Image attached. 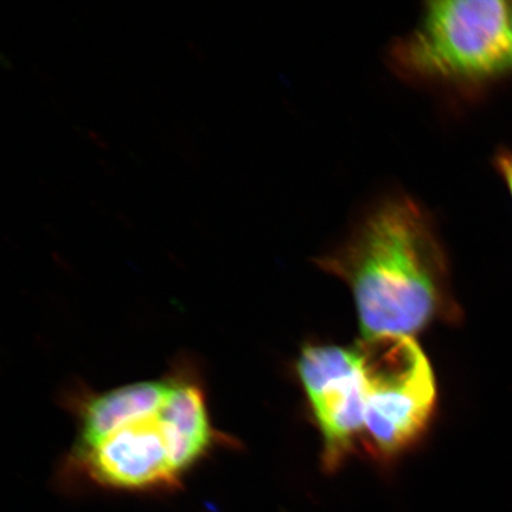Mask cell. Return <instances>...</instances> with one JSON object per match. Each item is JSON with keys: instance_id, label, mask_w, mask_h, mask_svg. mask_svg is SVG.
Returning <instances> with one entry per match:
<instances>
[{"instance_id": "obj_5", "label": "cell", "mask_w": 512, "mask_h": 512, "mask_svg": "<svg viewBox=\"0 0 512 512\" xmlns=\"http://www.w3.org/2000/svg\"><path fill=\"white\" fill-rule=\"evenodd\" d=\"M297 371L323 438V465L335 471L363 439L366 395L354 348L307 345Z\"/></svg>"}, {"instance_id": "obj_11", "label": "cell", "mask_w": 512, "mask_h": 512, "mask_svg": "<svg viewBox=\"0 0 512 512\" xmlns=\"http://www.w3.org/2000/svg\"><path fill=\"white\" fill-rule=\"evenodd\" d=\"M0 61H2L3 67L8 70H12L14 68V64H12L9 57H6L4 54L0 55Z\"/></svg>"}, {"instance_id": "obj_7", "label": "cell", "mask_w": 512, "mask_h": 512, "mask_svg": "<svg viewBox=\"0 0 512 512\" xmlns=\"http://www.w3.org/2000/svg\"><path fill=\"white\" fill-rule=\"evenodd\" d=\"M88 140H91L92 143H94L96 146L100 147L102 150H110V144H108L105 137H102L101 134L98 132L88 130Z\"/></svg>"}, {"instance_id": "obj_10", "label": "cell", "mask_w": 512, "mask_h": 512, "mask_svg": "<svg viewBox=\"0 0 512 512\" xmlns=\"http://www.w3.org/2000/svg\"><path fill=\"white\" fill-rule=\"evenodd\" d=\"M89 204H91L92 208L96 211H98V213L102 216H106L107 213H106V210L104 209V207L101 206V204L98 202V201H95L93 200V198H91V200H89Z\"/></svg>"}, {"instance_id": "obj_13", "label": "cell", "mask_w": 512, "mask_h": 512, "mask_svg": "<svg viewBox=\"0 0 512 512\" xmlns=\"http://www.w3.org/2000/svg\"><path fill=\"white\" fill-rule=\"evenodd\" d=\"M511 37H512V3H511Z\"/></svg>"}, {"instance_id": "obj_4", "label": "cell", "mask_w": 512, "mask_h": 512, "mask_svg": "<svg viewBox=\"0 0 512 512\" xmlns=\"http://www.w3.org/2000/svg\"><path fill=\"white\" fill-rule=\"evenodd\" d=\"M354 349L366 395L363 440L377 458L398 457L432 419L437 383L431 363L412 336L363 338Z\"/></svg>"}, {"instance_id": "obj_8", "label": "cell", "mask_w": 512, "mask_h": 512, "mask_svg": "<svg viewBox=\"0 0 512 512\" xmlns=\"http://www.w3.org/2000/svg\"><path fill=\"white\" fill-rule=\"evenodd\" d=\"M99 164L102 169L106 172L107 175L115 176L117 175V170H115L114 165H112L108 160L99 158Z\"/></svg>"}, {"instance_id": "obj_2", "label": "cell", "mask_w": 512, "mask_h": 512, "mask_svg": "<svg viewBox=\"0 0 512 512\" xmlns=\"http://www.w3.org/2000/svg\"><path fill=\"white\" fill-rule=\"evenodd\" d=\"M315 261L350 288L363 338L413 337L462 317L433 217L407 195L375 202L341 245Z\"/></svg>"}, {"instance_id": "obj_6", "label": "cell", "mask_w": 512, "mask_h": 512, "mask_svg": "<svg viewBox=\"0 0 512 512\" xmlns=\"http://www.w3.org/2000/svg\"><path fill=\"white\" fill-rule=\"evenodd\" d=\"M494 166L507 187L512 200V150L501 149L496 152Z\"/></svg>"}, {"instance_id": "obj_3", "label": "cell", "mask_w": 512, "mask_h": 512, "mask_svg": "<svg viewBox=\"0 0 512 512\" xmlns=\"http://www.w3.org/2000/svg\"><path fill=\"white\" fill-rule=\"evenodd\" d=\"M389 66L428 86L477 88L512 70L511 4L433 0L418 25L390 44Z\"/></svg>"}, {"instance_id": "obj_9", "label": "cell", "mask_w": 512, "mask_h": 512, "mask_svg": "<svg viewBox=\"0 0 512 512\" xmlns=\"http://www.w3.org/2000/svg\"><path fill=\"white\" fill-rule=\"evenodd\" d=\"M189 49L192 51V53L195 54V56L198 57V59L204 60L206 59V55L202 53V50L196 46L194 42L187 41Z\"/></svg>"}, {"instance_id": "obj_1", "label": "cell", "mask_w": 512, "mask_h": 512, "mask_svg": "<svg viewBox=\"0 0 512 512\" xmlns=\"http://www.w3.org/2000/svg\"><path fill=\"white\" fill-rule=\"evenodd\" d=\"M63 402L76 427L64 469L102 488L176 489L211 454L238 446L214 425L200 364L189 356L157 379L105 392L76 386Z\"/></svg>"}, {"instance_id": "obj_12", "label": "cell", "mask_w": 512, "mask_h": 512, "mask_svg": "<svg viewBox=\"0 0 512 512\" xmlns=\"http://www.w3.org/2000/svg\"><path fill=\"white\" fill-rule=\"evenodd\" d=\"M117 217L120 222L127 224V226H131L132 223L130 222V220H128V217L126 215L118 213Z\"/></svg>"}]
</instances>
